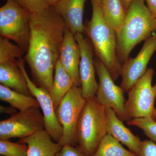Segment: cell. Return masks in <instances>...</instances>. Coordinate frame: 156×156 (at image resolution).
<instances>
[{"instance_id":"obj_4","label":"cell","mask_w":156,"mask_h":156,"mask_svg":"<svg viewBox=\"0 0 156 156\" xmlns=\"http://www.w3.org/2000/svg\"><path fill=\"white\" fill-rule=\"evenodd\" d=\"M106 134L105 107L98 103L95 95L87 98L78 121V146L88 156H93Z\"/></svg>"},{"instance_id":"obj_20","label":"cell","mask_w":156,"mask_h":156,"mask_svg":"<svg viewBox=\"0 0 156 156\" xmlns=\"http://www.w3.org/2000/svg\"><path fill=\"white\" fill-rule=\"evenodd\" d=\"M0 100L8 102L20 111L34 107H40L38 101L34 96L23 95L2 85H0Z\"/></svg>"},{"instance_id":"obj_1","label":"cell","mask_w":156,"mask_h":156,"mask_svg":"<svg viewBox=\"0 0 156 156\" xmlns=\"http://www.w3.org/2000/svg\"><path fill=\"white\" fill-rule=\"evenodd\" d=\"M30 27L28 48L24 59L34 83L50 93L66 24L54 6L50 5L42 12L31 14Z\"/></svg>"},{"instance_id":"obj_17","label":"cell","mask_w":156,"mask_h":156,"mask_svg":"<svg viewBox=\"0 0 156 156\" xmlns=\"http://www.w3.org/2000/svg\"><path fill=\"white\" fill-rule=\"evenodd\" d=\"M0 83L14 91L28 96H33L24 76L18 65V59L0 62Z\"/></svg>"},{"instance_id":"obj_10","label":"cell","mask_w":156,"mask_h":156,"mask_svg":"<svg viewBox=\"0 0 156 156\" xmlns=\"http://www.w3.org/2000/svg\"><path fill=\"white\" fill-rule=\"evenodd\" d=\"M24 58L18 59V65L24 76L30 91L38 101L44 115V128L54 141L58 142L61 139L63 130L56 117L52 97L50 92L37 87L30 79L24 66Z\"/></svg>"},{"instance_id":"obj_15","label":"cell","mask_w":156,"mask_h":156,"mask_svg":"<svg viewBox=\"0 0 156 156\" xmlns=\"http://www.w3.org/2000/svg\"><path fill=\"white\" fill-rule=\"evenodd\" d=\"M106 118L107 133L111 134L128 149L138 156L141 141L139 136H135L124 126L123 121L117 116L113 109L105 107Z\"/></svg>"},{"instance_id":"obj_28","label":"cell","mask_w":156,"mask_h":156,"mask_svg":"<svg viewBox=\"0 0 156 156\" xmlns=\"http://www.w3.org/2000/svg\"><path fill=\"white\" fill-rule=\"evenodd\" d=\"M147 4V7L152 14L154 17L156 18V0H145Z\"/></svg>"},{"instance_id":"obj_29","label":"cell","mask_w":156,"mask_h":156,"mask_svg":"<svg viewBox=\"0 0 156 156\" xmlns=\"http://www.w3.org/2000/svg\"><path fill=\"white\" fill-rule=\"evenodd\" d=\"M0 112L1 113L8 114L11 115V116L17 113V109L14 108L11 106L10 107H8L4 106L2 105L0 106Z\"/></svg>"},{"instance_id":"obj_31","label":"cell","mask_w":156,"mask_h":156,"mask_svg":"<svg viewBox=\"0 0 156 156\" xmlns=\"http://www.w3.org/2000/svg\"><path fill=\"white\" fill-rule=\"evenodd\" d=\"M49 5H54L59 0H44Z\"/></svg>"},{"instance_id":"obj_24","label":"cell","mask_w":156,"mask_h":156,"mask_svg":"<svg viewBox=\"0 0 156 156\" xmlns=\"http://www.w3.org/2000/svg\"><path fill=\"white\" fill-rule=\"evenodd\" d=\"M128 126H135L142 129L146 136L156 142V121L151 117L132 119L127 122Z\"/></svg>"},{"instance_id":"obj_26","label":"cell","mask_w":156,"mask_h":156,"mask_svg":"<svg viewBox=\"0 0 156 156\" xmlns=\"http://www.w3.org/2000/svg\"><path fill=\"white\" fill-rule=\"evenodd\" d=\"M56 156H88L78 146L66 144L62 147Z\"/></svg>"},{"instance_id":"obj_25","label":"cell","mask_w":156,"mask_h":156,"mask_svg":"<svg viewBox=\"0 0 156 156\" xmlns=\"http://www.w3.org/2000/svg\"><path fill=\"white\" fill-rule=\"evenodd\" d=\"M30 14L44 11L49 6L44 0H14Z\"/></svg>"},{"instance_id":"obj_21","label":"cell","mask_w":156,"mask_h":156,"mask_svg":"<svg viewBox=\"0 0 156 156\" xmlns=\"http://www.w3.org/2000/svg\"><path fill=\"white\" fill-rule=\"evenodd\" d=\"M93 156H138L125 148L118 140L107 133Z\"/></svg>"},{"instance_id":"obj_32","label":"cell","mask_w":156,"mask_h":156,"mask_svg":"<svg viewBox=\"0 0 156 156\" xmlns=\"http://www.w3.org/2000/svg\"><path fill=\"white\" fill-rule=\"evenodd\" d=\"M152 119H153L154 120L156 121V108L155 110V111L154 113L153 116L152 117Z\"/></svg>"},{"instance_id":"obj_6","label":"cell","mask_w":156,"mask_h":156,"mask_svg":"<svg viewBox=\"0 0 156 156\" xmlns=\"http://www.w3.org/2000/svg\"><path fill=\"white\" fill-rule=\"evenodd\" d=\"M86 100L81 87L74 85L56 109V117L63 130L62 136L58 142L62 147L66 144L78 145L77 128Z\"/></svg>"},{"instance_id":"obj_9","label":"cell","mask_w":156,"mask_h":156,"mask_svg":"<svg viewBox=\"0 0 156 156\" xmlns=\"http://www.w3.org/2000/svg\"><path fill=\"white\" fill-rule=\"evenodd\" d=\"M40 107L20 111L0 122V140L27 137L45 129L44 115Z\"/></svg>"},{"instance_id":"obj_14","label":"cell","mask_w":156,"mask_h":156,"mask_svg":"<svg viewBox=\"0 0 156 156\" xmlns=\"http://www.w3.org/2000/svg\"><path fill=\"white\" fill-rule=\"evenodd\" d=\"M87 0H59L54 8L74 34L85 32L83 22L85 4Z\"/></svg>"},{"instance_id":"obj_7","label":"cell","mask_w":156,"mask_h":156,"mask_svg":"<svg viewBox=\"0 0 156 156\" xmlns=\"http://www.w3.org/2000/svg\"><path fill=\"white\" fill-rule=\"evenodd\" d=\"M154 72L148 68L128 92V98L125 103L126 114L130 120L140 118H152L155 111L156 83L152 85Z\"/></svg>"},{"instance_id":"obj_23","label":"cell","mask_w":156,"mask_h":156,"mask_svg":"<svg viewBox=\"0 0 156 156\" xmlns=\"http://www.w3.org/2000/svg\"><path fill=\"white\" fill-rule=\"evenodd\" d=\"M28 146L25 144L0 140V155L2 156H27Z\"/></svg>"},{"instance_id":"obj_18","label":"cell","mask_w":156,"mask_h":156,"mask_svg":"<svg viewBox=\"0 0 156 156\" xmlns=\"http://www.w3.org/2000/svg\"><path fill=\"white\" fill-rule=\"evenodd\" d=\"M74 85L72 79L62 67L58 59L55 66L53 85L50 92L55 110L65 95Z\"/></svg>"},{"instance_id":"obj_13","label":"cell","mask_w":156,"mask_h":156,"mask_svg":"<svg viewBox=\"0 0 156 156\" xmlns=\"http://www.w3.org/2000/svg\"><path fill=\"white\" fill-rule=\"evenodd\" d=\"M81 53L75 35L66 27L60 48L59 60L75 86L81 87L79 68Z\"/></svg>"},{"instance_id":"obj_19","label":"cell","mask_w":156,"mask_h":156,"mask_svg":"<svg viewBox=\"0 0 156 156\" xmlns=\"http://www.w3.org/2000/svg\"><path fill=\"white\" fill-rule=\"evenodd\" d=\"M100 5L104 19L117 34L126 17V11L122 1L102 0Z\"/></svg>"},{"instance_id":"obj_33","label":"cell","mask_w":156,"mask_h":156,"mask_svg":"<svg viewBox=\"0 0 156 156\" xmlns=\"http://www.w3.org/2000/svg\"><path fill=\"white\" fill-rule=\"evenodd\" d=\"M97 3H98L99 5H100L101 3V1L102 0H95Z\"/></svg>"},{"instance_id":"obj_30","label":"cell","mask_w":156,"mask_h":156,"mask_svg":"<svg viewBox=\"0 0 156 156\" xmlns=\"http://www.w3.org/2000/svg\"><path fill=\"white\" fill-rule=\"evenodd\" d=\"M121 1H122L124 8L126 9V12H127V10H128V8L133 0H121Z\"/></svg>"},{"instance_id":"obj_22","label":"cell","mask_w":156,"mask_h":156,"mask_svg":"<svg viewBox=\"0 0 156 156\" xmlns=\"http://www.w3.org/2000/svg\"><path fill=\"white\" fill-rule=\"evenodd\" d=\"M24 53L19 46L13 44L9 39L2 37L0 38V62L18 59L22 58Z\"/></svg>"},{"instance_id":"obj_16","label":"cell","mask_w":156,"mask_h":156,"mask_svg":"<svg viewBox=\"0 0 156 156\" xmlns=\"http://www.w3.org/2000/svg\"><path fill=\"white\" fill-rule=\"evenodd\" d=\"M18 142L28 146L27 156H56L62 147L53 140L45 129L20 138Z\"/></svg>"},{"instance_id":"obj_8","label":"cell","mask_w":156,"mask_h":156,"mask_svg":"<svg viewBox=\"0 0 156 156\" xmlns=\"http://www.w3.org/2000/svg\"><path fill=\"white\" fill-rule=\"evenodd\" d=\"M94 64L99 79L95 95L98 101L105 107L113 109L121 121L128 122L130 119L126 112L122 89L115 84L105 66L98 58L94 59Z\"/></svg>"},{"instance_id":"obj_5","label":"cell","mask_w":156,"mask_h":156,"mask_svg":"<svg viewBox=\"0 0 156 156\" xmlns=\"http://www.w3.org/2000/svg\"><path fill=\"white\" fill-rule=\"evenodd\" d=\"M31 14L14 0H7L0 8L1 37L15 42L27 52L30 36Z\"/></svg>"},{"instance_id":"obj_3","label":"cell","mask_w":156,"mask_h":156,"mask_svg":"<svg viewBox=\"0 0 156 156\" xmlns=\"http://www.w3.org/2000/svg\"><path fill=\"white\" fill-rule=\"evenodd\" d=\"M92 18L85 27L97 58L105 66L114 81L121 76L122 66L117 58L116 36L104 19L100 5L91 0Z\"/></svg>"},{"instance_id":"obj_2","label":"cell","mask_w":156,"mask_h":156,"mask_svg":"<svg viewBox=\"0 0 156 156\" xmlns=\"http://www.w3.org/2000/svg\"><path fill=\"white\" fill-rule=\"evenodd\" d=\"M156 30V18L144 0H133L126 12L125 21L116 36V54L121 64L129 59L133 48L151 37Z\"/></svg>"},{"instance_id":"obj_12","label":"cell","mask_w":156,"mask_h":156,"mask_svg":"<svg viewBox=\"0 0 156 156\" xmlns=\"http://www.w3.org/2000/svg\"><path fill=\"white\" fill-rule=\"evenodd\" d=\"M74 35L80 50L79 73L82 94L87 99L95 96L98 88L93 59L95 51L90 40L85 38L83 33H79Z\"/></svg>"},{"instance_id":"obj_27","label":"cell","mask_w":156,"mask_h":156,"mask_svg":"<svg viewBox=\"0 0 156 156\" xmlns=\"http://www.w3.org/2000/svg\"><path fill=\"white\" fill-rule=\"evenodd\" d=\"M138 156H156V144L151 140L142 141Z\"/></svg>"},{"instance_id":"obj_11","label":"cell","mask_w":156,"mask_h":156,"mask_svg":"<svg viewBox=\"0 0 156 156\" xmlns=\"http://www.w3.org/2000/svg\"><path fill=\"white\" fill-rule=\"evenodd\" d=\"M156 51V33L146 40L142 49L134 58H129L122 66L121 87L128 92L146 71L151 57Z\"/></svg>"}]
</instances>
